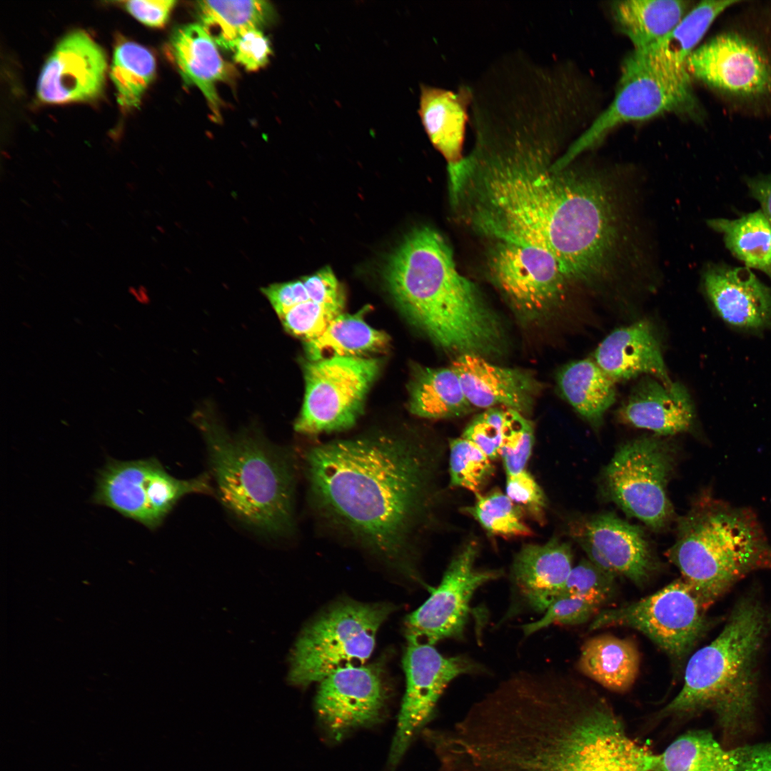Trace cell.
<instances>
[{
  "label": "cell",
  "instance_id": "obj_1",
  "mask_svg": "<svg viewBox=\"0 0 771 771\" xmlns=\"http://www.w3.org/2000/svg\"><path fill=\"white\" fill-rule=\"evenodd\" d=\"M657 759L608 704L554 674L520 671L449 733L441 771H652Z\"/></svg>",
  "mask_w": 771,
  "mask_h": 771
},
{
  "label": "cell",
  "instance_id": "obj_2",
  "mask_svg": "<svg viewBox=\"0 0 771 771\" xmlns=\"http://www.w3.org/2000/svg\"><path fill=\"white\" fill-rule=\"evenodd\" d=\"M441 453L388 435L316 446L306 456L313 501L331 523L398 560L430 518L439 493Z\"/></svg>",
  "mask_w": 771,
  "mask_h": 771
},
{
  "label": "cell",
  "instance_id": "obj_3",
  "mask_svg": "<svg viewBox=\"0 0 771 771\" xmlns=\"http://www.w3.org/2000/svg\"><path fill=\"white\" fill-rule=\"evenodd\" d=\"M408 319L436 346L456 354H502L505 333L478 287L458 270L453 251L435 229L413 230L383 271Z\"/></svg>",
  "mask_w": 771,
  "mask_h": 771
},
{
  "label": "cell",
  "instance_id": "obj_4",
  "mask_svg": "<svg viewBox=\"0 0 771 771\" xmlns=\"http://www.w3.org/2000/svg\"><path fill=\"white\" fill-rule=\"evenodd\" d=\"M770 617L755 598L740 599L719 635L687 660L680 692L661 714L711 710L727 737L752 727L757 696V660Z\"/></svg>",
  "mask_w": 771,
  "mask_h": 771
},
{
  "label": "cell",
  "instance_id": "obj_5",
  "mask_svg": "<svg viewBox=\"0 0 771 771\" xmlns=\"http://www.w3.org/2000/svg\"><path fill=\"white\" fill-rule=\"evenodd\" d=\"M666 555L705 610L751 572L771 570V544L754 512L708 494L680 520Z\"/></svg>",
  "mask_w": 771,
  "mask_h": 771
},
{
  "label": "cell",
  "instance_id": "obj_6",
  "mask_svg": "<svg viewBox=\"0 0 771 771\" xmlns=\"http://www.w3.org/2000/svg\"><path fill=\"white\" fill-rule=\"evenodd\" d=\"M206 442L211 474L226 508L270 536L293 527V473L286 455L249 434H229L211 418L197 421Z\"/></svg>",
  "mask_w": 771,
  "mask_h": 771
},
{
  "label": "cell",
  "instance_id": "obj_7",
  "mask_svg": "<svg viewBox=\"0 0 771 771\" xmlns=\"http://www.w3.org/2000/svg\"><path fill=\"white\" fill-rule=\"evenodd\" d=\"M393 610L388 603L352 600L326 608L299 634L289 656L288 681L303 687L337 670L364 665L379 628Z\"/></svg>",
  "mask_w": 771,
  "mask_h": 771
},
{
  "label": "cell",
  "instance_id": "obj_8",
  "mask_svg": "<svg viewBox=\"0 0 771 771\" xmlns=\"http://www.w3.org/2000/svg\"><path fill=\"white\" fill-rule=\"evenodd\" d=\"M697 109L690 74L675 73L648 53L634 50L623 62L618 89L609 106L555 159L554 168H565L620 124Z\"/></svg>",
  "mask_w": 771,
  "mask_h": 771
},
{
  "label": "cell",
  "instance_id": "obj_9",
  "mask_svg": "<svg viewBox=\"0 0 771 771\" xmlns=\"http://www.w3.org/2000/svg\"><path fill=\"white\" fill-rule=\"evenodd\" d=\"M705 612L681 578L638 600L600 610L589 630L611 626L635 629L650 638L681 669L709 629L710 623Z\"/></svg>",
  "mask_w": 771,
  "mask_h": 771
},
{
  "label": "cell",
  "instance_id": "obj_10",
  "mask_svg": "<svg viewBox=\"0 0 771 771\" xmlns=\"http://www.w3.org/2000/svg\"><path fill=\"white\" fill-rule=\"evenodd\" d=\"M675 457L670 445L657 438H642L625 443L603 473L608 497L650 528L662 530L674 515L667 486Z\"/></svg>",
  "mask_w": 771,
  "mask_h": 771
},
{
  "label": "cell",
  "instance_id": "obj_11",
  "mask_svg": "<svg viewBox=\"0 0 771 771\" xmlns=\"http://www.w3.org/2000/svg\"><path fill=\"white\" fill-rule=\"evenodd\" d=\"M379 369V361L371 357H332L307 363L303 403L294 429L314 435L352 427Z\"/></svg>",
  "mask_w": 771,
  "mask_h": 771
},
{
  "label": "cell",
  "instance_id": "obj_12",
  "mask_svg": "<svg viewBox=\"0 0 771 771\" xmlns=\"http://www.w3.org/2000/svg\"><path fill=\"white\" fill-rule=\"evenodd\" d=\"M212 491L207 474L181 480L169 475L153 458L110 459L99 474L93 501L154 529L185 495Z\"/></svg>",
  "mask_w": 771,
  "mask_h": 771
},
{
  "label": "cell",
  "instance_id": "obj_13",
  "mask_svg": "<svg viewBox=\"0 0 771 771\" xmlns=\"http://www.w3.org/2000/svg\"><path fill=\"white\" fill-rule=\"evenodd\" d=\"M486 268L493 284L518 316L540 320L563 301L569 281L548 251L530 245L491 241Z\"/></svg>",
  "mask_w": 771,
  "mask_h": 771
},
{
  "label": "cell",
  "instance_id": "obj_14",
  "mask_svg": "<svg viewBox=\"0 0 771 771\" xmlns=\"http://www.w3.org/2000/svg\"><path fill=\"white\" fill-rule=\"evenodd\" d=\"M406 688L386 771H395L419 731L433 715L448 685L462 675L485 672L480 663L465 655L445 657L433 645L408 642L403 660Z\"/></svg>",
  "mask_w": 771,
  "mask_h": 771
},
{
  "label": "cell",
  "instance_id": "obj_15",
  "mask_svg": "<svg viewBox=\"0 0 771 771\" xmlns=\"http://www.w3.org/2000/svg\"><path fill=\"white\" fill-rule=\"evenodd\" d=\"M478 544L470 540L453 556L440 585L405 620L407 641L435 645L446 638L461 639L475 592L502 575L499 570L476 566Z\"/></svg>",
  "mask_w": 771,
  "mask_h": 771
},
{
  "label": "cell",
  "instance_id": "obj_16",
  "mask_svg": "<svg viewBox=\"0 0 771 771\" xmlns=\"http://www.w3.org/2000/svg\"><path fill=\"white\" fill-rule=\"evenodd\" d=\"M382 668L377 663L348 667L319 682L315 710L329 739L340 741L382 719L388 699Z\"/></svg>",
  "mask_w": 771,
  "mask_h": 771
},
{
  "label": "cell",
  "instance_id": "obj_17",
  "mask_svg": "<svg viewBox=\"0 0 771 771\" xmlns=\"http://www.w3.org/2000/svg\"><path fill=\"white\" fill-rule=\"evenodd\" d=\"M687 69L694 77L726 94L755 98L771 93V65L752 41L737 33L712 37L691 54Z\"/></svg>",
  "mask_w": 771,
  "mask_h": 771
},
{
  "label": "cell",
  "instance_id": "obj_18",
  "mask_svg": "<svg viewBox=\"0 0 771 771\" xmlns=\"http://www.w3.org/2000/svg\"><path fill=\"white\" fill-rule=\"evenodd\" d=\"M570 532L588 559L615 576L623 575L641 586L658 568L657 560L643 531L613 514L594 515L577 520L570 527Z\"/></svg>",
  "mask_w": 771,
  "mask_h": 771
},
{
  "label": "cell",
  "instance_id": "obj_19",
  "mask_svg": "<svg viewBox=\"0 0 771 771\" xmlns=\"http://www.w3.org/2000/svg\"><path fill=\"white\" fill-rule=\"evenodd\" d=\"M106 73L103 49L86 32L71 31L46 60L37 81V96L56 104L93 100L101 94Z\"/></svg>",
  "mask_w": 771,
  "mask_h": 771
},
{
  "label": "cell",
  "instance_id": "obj_20",
  "mask_svg": "<svg viewBox=\"0 0 771 771\" xmlns=\"http://www.w3.org/2000/svg\"><path fill=\"white\" fill-rule=\"evenodd\" d=\"M451 367L470 405L480 408H503L524 415L542 388L531 372L500 366L478 355L456 356Z\"/></svg>",
  "mask_w": 771,
  "mask_h": 771
},
{
  "label": "cell",
  "instance_id": "obj_21",
  "mask_svg": "<svg viewBox=\"0 0 771 771\" xmlns=\"http://www.w3.org/2000/svg\"><path fill=\"white\" fill-rule=\"evenodd\" d=\"M652 771H771V744L727 748L708 731H690L657 755Z\"/></svg>",
  "mask_w": 771,
  "mask_h": 771
},
{
  "label": "cell",
  "instance_id": "obj_22",
  "mask_svg": "<svg viewBox=\"0 0 771 771\" xmlns=\"http://www.w3.org/2000/svg\"><path fill=\"white\" fill-rule=\"evenodd\" d=\"M703 286L728 324L749 330L771 326V289L748 268L710 264L704 271Z\"/></svg>",
  "mask_w": 771,
  "mask_h": 771
},
{
  "label": "cell",
  "instance_id": "obj_23",
  "mask_svg": "<svg viewBox=\"0 0 771 771\" xmlns=\"http://www.w3.org/2000/svg\"><path fill=\"white\" fill-rule=\"evenodd\" d=\"M570 545L558 538L523 545L515 555L511 580L518 595L533 611L544 613L555 600L573 568Z\"/></svg>",
  "mask_w": 771,
  "mask_h": 771
},
{
  "label": "cell",
  "instance_id": "obj_24",
  "mask_svg": "<svg viewBox=\"0 0 771 771\" xmlns=\"http://www.w3.org/2000/svg\"><path fill=\"white\" fill-rule=\"evenodd\" d=\"M619 415L625 423L663 435L686 432L694 422L686 388L680 383L667 386L650 377L634 388Z\"/></svg>",
  "mask_w": 771,
  "mask_h": 771
},
{
  "label": "cell",
  "instance_id": "obj_25",
  "mask_svg": "<svg viewBox=\"0 0 771 771\" xmlns=\"http://www.w3.org/2000/svg\"><path fill=\"white\" fill-rule=\"evenodd\" d=\"M595 361L615 382L647 374L665 385L672 383L659 343L645 321L610 333L598 346Z\"/></svg>",
  "mask_w": 771,
  "mask_h": 771
},
{
  "label": "cell",
  "instance_id": "obj_26",
  "mask_svg": "<svg viewBox=\"0 0 771 771\" xmlns=\"http://www.w3.org/2000/svg\"><path fill=\"white\" fill-rule=\"evenodd\" d=\"M168 50L184 81L198 88L213 117L220 121L221 102L216 85L228 80L233 73L213 39L201 24L183 25L172 34Z\"/></svg>",
  "mask_w": 771,
  "mask_h": 771
},
{
  "label": "cell",
  "instance_id": "obj_27",
  "mask_svg": "<svg viewBox=\"0 0 771 771\" xmlns=\"http://www.w3.org/2000/svg\"><path fill=\"white\" fill-rule=\"evenodd\" d=\"M473 92L468 86L448 90L422 86L419 115L433 145L444 156L448 166L458 164L463 155L468 106Z\"/></svg>",
  "mask_w": 771,
  "mask_h": 771
},
{
  "label": "cell",
  "instance_id": "obj_28",
  "mask_svg": "<svg viewBox=\"0 0 771 771\" xmlns=\"http://www.w3.org/2000/svg\"><path fill=\"white\" fill-rule=\"evenodd\" d=\"M578 670L615 692L628 690L640 668V653L635 642L611 635L593 637L583 645Z\"/></svg>",
  "mask_w": 771,
  "mask_h": 771
},
{
  "label": "cell",
  "instance_id": "obj_29",
  "mask_svg": "<svg viewBox=\"0 0 771 771\" xmlns=\"http://www.w3.org/2000/svg\"><path fill=\"white\" fill-rule=\"evenodd\" d=\"M688 7V1L680 0H628L614 2L612 12L634 50L646 51L675 28Z\"/></svg>",
  "mask_w": 771,
  "mask_h": 771
},
{
  "label": "cell",
  "instance_id": "obj_30",
  "mask_svg": "<svg viewBox=\"0 0 771 771\" xmlns=\"http://www.w3.org/2000/svg\"><path fill=\"white\" fill-rule=\"evenodd\" d=\"M408 407L418 417L443 419L463 415L473 406L450 366L417 369L410 383Z\"/></svg>",
  "mask_w": 771,
  "mask_h": 771
},
{
  "label": "cell",
  "instance_id": "obj_31",
  "mask_svg": "<svg viewBox=\"0 0 771 771\" xmlns=\"http://www.w3.org/2000/svg\"><path fill=\"white\" fill-rule=\"evenodd\" d=\"M615 381L590 359L572 362L558 375L560 390L575 410L594 427L615 403Z\"/></svg>",
  "mask_w": 771,
  "mask_h": 771
},
{
  "label": "cell",
  "instance_id": "obj_32",
  "mask_svg": "<svg viewBox=\"0 0 771 771\" xmlns=\"http://www.w3.org/2000/svg\"><path fill=\"white\" fill-rule=\"evenodd\" d=\"M388 335L370 326L362 313H341L318 337L305 342L309 361L332 357H368L386 349Z\"/></svg>",
  "mask_w": 771,
  "mask_h": 771
},
{
  "label": "cell",
  "instance_id": "obj_33",
  "mask_svg": "<svg viewBox=\"0 0 771 771\" xmlns=\"http://www.w3.org/2000/svg\"><path fill=\"white\" fill-rule=\"evenodd\" d=\"M738 0H708L687 11L675 28L656 46L646 51L657 62L680 74H689L687 60L712 24Z\"/></svg>",
  "mask_w": 771,
  "mask_h": 771
},
{
  "label": "cell",
  "instance_id": "obj_34",
  "mask_svg": "<svg viewBox=\"0 0 771 771\" xmlns=\"http://www.w3.org/2000/svg\"><path fill=\"white\" fill-rule=\"evenodd\" d=\"M201 24L215 42L231 50L245 32L259 29L273 17V9L266 1H200L197 2Z\"/></svg>",
  "mask_w": 771,
  "mask_h": 771
},
{
  "label": "cell",
  "instance_id": "obj_35",
  "mask_svg": "<svg viewBox=\"0 0 771 771\" xmlns=\"http://www.w3.org/2000/svg\"><path fill=\"white\" fill-rule=\"evenodd\" d=\"M708 225L720 233L727 248L747 268H753L771 278V224L762 211L737 219L714 218Z\"/></svg>",
  "mask_w": 771,
  "mask_h": 771
},
{
  "label": "cell",
  "instance_id": "obj_36",
  "mask_svg": "<svg viewBox=\"0 0 771 771\" xmlns=\"http://www.w3.org/2000/svg\"><path fill=\"white\" fill-rule=\"evenodd\" d=\"M155 74V58L148 49L131 41L116 45L110 77L121 106L127 109L136 107Z\"/></svg>",
  "mask_w": 771,
  "mask_h": 771
},
{
  "label": "cell",
  "instance_id": "obj_37",
  "mask_svg": "<svg viewBox=\"0 0 771 771\" xmlns=\"http://www.w3.org/2000/svg\"><path fill=\"white\" fill-rule=\"evenodd\" d=\"M473 505L463 508L490 534L501 537H526L533 530L525 523L523 510L498 489L476 494Z\"/></svg>",
  "mask_w": 771,
  "mask_h": 771
},
{
  "label": "cell",
  "instance_id": "obj_38",
  "mask_svg": "<svg viewBox=\"0 0 771 771\" xmlns=\"http://www.w3.org/2000/svg\"><path fill=\"white\" fill-rule=\"evenodd\" d=\"M450 485L482 493L495 473L492 460L474 443L462 437L449 442Z\"/></svg>",
  "mask_w": 771,
  "mask_h": 771
},
{
  "label": "cell",
  "instance_id": "obj_39",
  "mask_svg": "<svg viewBox=\"0 0 771 771\" xmlns=\"http://www.w3.org/2000/svg\"><path fill=\"white\" fill-rule=\"evenodd\" d=\"M533 443L534 430L531 422L523 414L505 408L500 458L507 475H515L526 469Z\"/></svg>",
  "mask_w": 771,
  "mask_h": 771
},
{
  "label": "cell",
  "instance_id": "obj_40",
  "mask_svg": "<svg viewBox=\"0 0 771 771\" xmlns=\"http://www.w3.org/2000/svg\"><path fill=\"white\" fill-rule=\"evenodd\" d=\"M615 578L616 576L595 565L588 559H583L573 567L558 598L578 597L601 606L611 600L615 594Z\"/></svg>",
  "mask_w": 771,
  "mask_h": 771
},
{
  "label": "cell",
  "instance_id": "obj_41",
  "mask_svg": "<svg viewBox=\"0 0 771 771\" xmlns=\"http://www.w3.org/2000/svg\"><path fill=\"white\" fill-rule=\"evenodd\" d=\"M344 306L323 303L310 299L298 303L279 317L291 335L308 341L320 336Z\"/></svg>",
  "mask_w": 771,
  "mask_h": 771
},
{
  "label": "cell",
  "instance_id": "obj_42",
  "mask_svg": "<svg viewBox=\"0 0 771 771\" xmlns=\"http://www.w3.org/2000/svg\"><path fill=\"white\" fill-rule=\"evenodd\" d=\"M600 605L583 598L563 596L554 600L539 620L522 625L523 634L530 635L551 625H574L587 622L600 611Z\"/></svg>",
  "mask_w": 771,
  "mask_h": 771
},
{
  "label": "cell",
  "instance_id": "obj_43",
  "mask_svg": "<svg viewBox=\"0 0 771 771\" xmlns=\"http://www.w3.org/2000/svg\"><path fill=\"white\" fill-rule=\"evenodd\" d=\"M505 410L503 408L485 410L473 418L461 436L474 443L491 460L500 458Z\"/></svg>",
  "mask_w": 771,
  "mask_h": 771
},
{
  "label": "cell",
  "instance_id": "obj_44",
  "mask_svg": "<svg viewBox=\"0 0 771 771\" xmlns=\"http://www.w3.org/2000/svg\"><path fill=\"white\" fill-rule=\"evenodd\" d=\"M505 493L525 514L543 523L547 506L546 498L541 487L526 469L507 475Z\"/></svg>",
  "mask_w": 771,
  "mask_h": 771
},
{
  "label": "cell",
  "instance_id": "obj_45",
  "mask_svg": "<svg viewBox=\"0 0 771 771\" xmlns=\"http://www.w3.org/2000/svg\"><path fill=\"white\" fill-rule=\"evenodd\" d=\"M233 59L246 70L257 71L265 66L272 53L268 38L260 29L248 31L240 36L231 50Z\"/></svg>",
  "mask_w": 771,
  "mask_h": 771
},
{
  "label": "cell",
  "instance_id": "obj_46",
  "mask_svg": "<svg viewBox=\"0 0 771 771\" xmlns=\"http://www.w3.org/2000/svg\"><path fill=\"white\" fill-rule=\"evenodd\" d=\"M176 1L174 0H131L125 2L127 11L138 21L151 27H161L168 21Z\"/></svg>",
  "mask_w": 771,
  "mask_h": 771
},
{
  "label": "cell",
  "instance_id": "obj_47",
  "mask_svg": "<svg viewBox=\"0 0 771 771\" xmlns=\"http://www.w3.org/2000/svg\"><path fill=\"white\" fill-rule=\"evenodd\" d=\"M278 317L296 305L291 281L273 283L261 289Z\"/></svg>",
  "mask_w": 771,
  "mask_h": 771
},
{
  "label": "cell",
  "instance_id": "obj_48",
  "mask_svg": "<svg viewBox=\"0 0 771 771\" xmlns=\"http://www.w3.org/2000/svg\"><path fill=\"white\" fill-rule=\"evenodd\" d=\"M750 194L760 203L762 212L771 224V174L746 181Z\"/></svg>",
  "mask_w": 771,
  "mask_h": 771
}]
</instances>
